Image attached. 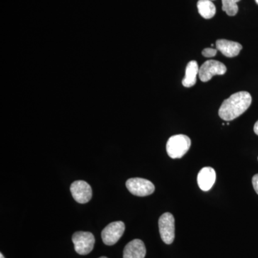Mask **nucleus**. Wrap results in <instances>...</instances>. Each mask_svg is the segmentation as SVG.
<instances>
[{
	"instance_id": "1",
	"label": "nucleus",
	"mask_w": 258,
	"mask_h": 258,
	"mask_svg": "<svg viewBox=\"0 0 258 258\" xmlns=\"http://www.w3.org/2000/svg\"><path fill=\"white\" fill-rule=\"evenodd\" d=\"M251 103L252 96L247 91L234 93L222 103L219 109V115L222 120L230 121L247 111Z\"/></svg>"
},
{
	"instance_id": "2",
	"label": "nucleus",
	"mask_w": 258,
	"mask_h": 258,
	"mask_svg": "<svg viewBox=\"0 0 258 258\" xmlns=\"http://www.w3.org/2000/svg\"><path fill=\"white\" fill-rule=\"evenodd\" d=\"M191 147V140L187 136L178 134L171 137L166 144V152L171 159L184 157Z\"/></svg>"
},
{
	"instance_id": "3",
	"label": "nucleus",
	"mask_w": 258,
	"mask_h": 258,
	"mask_svg": "<svg viewBox=\"0 0 258 258\" xmlns=\"http://www.w3.org/2000/svg\"><path fill=\"white\" fill-rule=\"evenodd\" d=\"M159 227L163 242L167 244L172 243L175 237V221L174 216L169 212L163 214L159 220Z\"/></svg>"
},
{
	"instance_id": "4",
	"label": "nucleus",
	"mask_w": 258,
	"mask_h": 258,
	"mask_svg": "<svg viewBox=\"0 0 258 258\" xmlns=\"http://www.w3.org/2000/svg\"><path fill=\"white\" fill-rule=\"evenodd\" d=\"M75 250L78 254H89L93 250L95 244V237L90 232H76L72 237Z\"/></svg>"
},
{
	"instance_id": "5",
	"label": "nucleus",
	"mask_w": 258,
	"mask_h": 258,
	"mask_svg": "<svg viewBox=\"0 0 258 258\" xmlns=\"http://www.w3.org/2000/svg\"><path fill=\"white\" fill-rule=\"evenodd\" d=\"M127 189L132 195L138 197H146L152 195L155 186L152 181L142 178H132L125 183Z\"/></svg>"
},
{
	"instance_id": "6",
	"label": "nucleus",
	"mask_w": 258,
	"mask_h": 258,
	"mask_svg": "<svg viewBox=\"0 0 258 258\" xmlns=\"http://www.w3.org/2000/svg\"><path fill=\"white\" fill-rule=\"evenodd\" d=\"M227 72V67L220 61L210 60L202 64L199 77L203 82H208L215 76H222Z\"/></svg>"
},
{
	"instance_id": "7",
	"label": "nucleus",
	"mask_w": 258,
	"mask_h": 258,
	"mask_svg": "<svg viewBox=\"0 0 258 258\" xmlns=\"http://www.w3.org/2000/svg\"><path fill=\"white\" fill-rule=\"evenodd\" d=\"M124 231L125 225L123 222H111L102 231V240L106 245H113L120 240Z\"/></svg>"
},
{
	"instance_id": "8",
	"label": "nucleus",
	"mask_w": 258,
	"mask_h": 258,
	"mask_svg": "<svg viewBox=\"0 0 258 258\" xmlns=\"http://www.w3.org/2000/svg\"><path fill=\"white\" fill-rule=\"evenodd\" d=\"M73 198L77 203H87L92 198V189L89 184L83 180L74 181L71 186Z\"/></svg>"
},
{
	"instance_id": "9",
	"label": "nucleus",
	"mask_w": 258,
	"mask_h": 258,
	"mask_svg": "<svg viewBox=\"0 0 258 258\" xmlns=\"http://www.w3.org/2000/svg\"><path fill=\"white\" fill-rule=\"evenodd\" d=\"M216 181V172L212 167H204L199 172L198 183L200 189L208 191L211 189Z\"/></svg>"
},
{
	"instance_id": "10",
	"label": "nucleus",
	"mask_w": 258,
	"mask_h": 258,
	"mask_svg": "<svg viewBox=\"0 0 258 258\" xmlns=\"http://www.w3.org/2000/svg\"><path fill=\"white\" fill-rule=\"evenodd\" d=\"M146 254L145 244L139 239L131 241L123 249V258H144Z\"/></svg>"
},
{
	"instance_id": "11",
	"label": "nucleus",
	"mask_w": 258,
	"mask_h": 258,
	"mask_svg": "<svg viewBox=\"0 0 258 258\" xmlns=\"http://www.w3.org/2000/svg\"><path fill=\"white\" fill-rule=\"evenodd\" d=\"M216 47L217 50L227 57H233L240 54L242 46L239 42L230 41V40H217Z\"/></svg>"
},
{
	"instance_id": "12",
	"label": "nucleus",
	"mask_w": 258,
	"mask_h": 258,
	"mask_svg": "<svg viewBox=\"0 0 258 258\" xmlns=\"http://www.w3.org/2000/svg\"><path fill=\"white\" fill-rule=\"evenodd\" d=\"M199 66L195 60L190 61L185 71V76L182 80V85L186 88L192 87L197 82V76L199 74Z\"/></svg>"
},
{
	"instance_id": "13",
	"label": "nucleus",
	"mask_w": 258,
	"mask_h": 258,
	"mask_svg": "<svg viewBox=\"0 0 258 258\" xmlns=\"http://www.w3.org/2000/svg\"><path fill=\"white\" fill-rule=\"evenodd\" d=\"M198 9L199 13L205 19H211L216 14V8L211 0H199Z\"/></svg>"
},
{
	"instance_id": "14",
	"label": "nucleus",
	"mask_w": 258,
	"mask_h": 258,
	"mask_svg": "<svg viewBox=\"0 0 258 258\" xmlns=\"http://www.w3.org/2000/svg\"><path fill=\"white\" fill-rule=\"evenodd\" d=\"M240 0H222V10L229 16H235L238 13L237 3Z\"/></svg>"
},
{
	"instance_id": "15",
	"label": "nucleus",
	"mask_w": 258,
	"mask_h": 258,
	"mask_svg": "<svg viewBox=\"0 0 258 258\" xmlns=\"http://www.w3.org/2000/svg\"><path fill=\"white\" fill-rule=\"evenodd\" d=\"M217 51L216 49L205 48L203 50V55L206 57H212L217 55Z\"/></svg>"
},
{
	"instance_id": "16",
	"label": "nucleus",
	"mask_w": 258,
	"mask_h": 258,
	"mask_svg": "<svg viewBox=\"0 0 258 258\" xmlns=\"http://www.w3.org/2000/svg\"><path fill=\"white\" fill-rule=\"evenodd\" d=\"M252 185H253L254 191H255V192L258 195V174H255V175L252 177Z\"/></svg>"
},
{
	"instance_id": "17",
	"label": "nucleus",
	"mask_w": 258,
	"mask_h": 258,
	"mask_svg": "<svg viewBox=\"0 0 258 258\" xmlns=\"http://www.w3.org/2000/svg\"><path fill=\"white\" fill-rule=\"evenodd\" d=\"M254 132L258 136V120L254 125Z\"/></svg>"
},
{
	"instance_id": "18",
	"label": "nucleus",
	"mask_w": 258,
	"mask_h": 258,
	"mask_svg": "<svg viewBox=\"0 0 258 258\" xmlns=\"http://www.w3.org/2000/svg\"><path fill=\"white\" fill-rule=\"evenodd\" d=\"M0 258H5L4 255L3 253L0 254Z\"/></svg>"
},
{
	"instance_id": "19",
	"label": "nucleus",
	"mask_w": 258,
	"mask_h": 258,
	"mask_svg": "<svg viewBox=\"0 0 258 258\" xmlns=\"http://www.w3.org/2000/svg\"><path fill=\"white\" fill-rule=\"evenodd\" d=\"M256 3L258 5V0H255Z\"/></svg>"
},
{
	"instance_id": "20",
	"label": "nucleus",
	"mask_w": 258,
	"mask_h": 258,
	"mask_svg": "<svg viewBox=\"0 0 258 258\" xmlns=\"http://www.w3.org/2000/svg\"><path fill=\"white\" fill-rule=\"evenodd\" d=\"M99 258H108V257H99Z\"/></svg>"
},
{
	"instance_id": "21",
	"label": "nucleus",
	"mask_w": 258,
	"mask_h": 258,
	"mask_svg": "<svg viewBox=\"0 0 258 258\" xmlns=\"http://www.w3.org/2000/svg\"><path fill=\"white\" fill-rule=\"evenodd\" d=\"M257 159H258V158H257Z\"/></svg>"
}]
</instances>
